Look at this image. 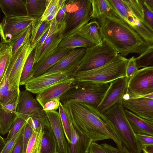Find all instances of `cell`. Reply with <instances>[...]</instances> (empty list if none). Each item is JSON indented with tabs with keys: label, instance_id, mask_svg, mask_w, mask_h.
<instances>
[{
	"label": "cell",
	"instance_id": "cell-1",
	"mask_svg": "<svg viewBox=\"0 0 153 153\" xmlns=\"http://www.w3.org/2000/svg\"><path fill=\"white\" fill-rule=\"evenodd\" d=\"M73 126L93 142L111 139L121 149L122 144L110 121L94 106L77 101L62 103Z\"/></svg>",
	"mask_w": 153,
	"mask_h": 153
},
{
	"label": "cell",
	"instance_id": "cell-2",
	"mask_svg": "<svg viewBox=\"0 0 153 153\" xmlns=\"http://www.w3.org/2000/svg\"><path fill=\"white\" fill-rule=\"evenodd\" d=\"M105 39L121 56L140 55L149 46L140 35L111 9L95 19Z\"/></svg>",
	"mask_w": 153,
	"mask_h": 153
},
{
	"label": "cell",
	"instance_id": "cell-3",
	"mask_svg": "<svg viewBox=\"0 0 153 153\" xmlns=\"http://www.w3.org/2000/svg\"><path fill=\"white\" fill-rule=\"evenodd\" d=\"M111 9L137 32L149 46L153 45V28L145 17L140 0H107Z\"/></svg>",
	"mask_w": 153,
	"mask_h": 153
},
{
	"label": "cell",
	"instance_id": "cell-4",
	"mask_svg": "<svg viewBox=\"0 0 153 153\" xmlns=\"http://www.w3.org/2000/svg\"><path fill=\"white\" fill-rule=\"evenodd\" d=\"M128 59L118 54L114 59L97 68L77 72L71 77L74 82H88L109 83L126 76V68Z\"/></svg>",
	"mask_w": 153,
	"mask_h": 153
},
{
	"label": "cell",
	"instance_id": "cell-5",
	"mask_svg": "<svg viewBox=\"0 0 153 153\" xmlns=\"http://www.w3.org/2000/svg\"><path fill=\"white\" fill-rule=\"evenodd\" d=\"M109 86V83L73 82L69 89L59 98L63 103L69 101L83 102L97 108Z\"/></svg>",
	"mask_w": 153,
	"mask_h": 153
},
{
	"label": "cell",
	"instance_id": "cell-6",
	"mask_svg": "<svg viewBox=\"0 0 153 153\" xmlns=\"http://www.w3.org/2000/svg\"><path fill=\"white\" fill-rule=\"evenodd\" d=\"M104 114L111 123L122 144L132 153H141L140 145L126 117L121 102L115 104Z\"/></svg>",
	"mask_w": 153,
	"mask_h": 153
},
{
	"label": "cell",
	"instance_id": "cell-7",
	"mask_svg": "<svg viewBox=\"0 0 153 153\" xmlns=\"http://www.w3.org/2000/svg\"><path fill=\"white\" fill-rule=\"evenodd\" d=\"M65 27L63 39L75 35L82 27L91 19L90 0H66Z\"/></svg>",
	"mask_w": 153,
	"mask_h": 153
},
{
	"label": "cell",
	"instance_id": "cell-8",
	"mask_svg": "<svg viewBox=\"0 0 153 153\" xmlns=\"http://www.w3.org/2000/svg\"><path fill=\"white\" fill-rule=\"evenodd\" d=\"M118 54L107 42L102 39L100 44L86 48L84 55L72 75L78 71L91 70L103 65L114 59Z\"/></svg>",
	"mask_w": 153,
	"mask_h": 153
},
{
	"label": "cell",
	"instance_id": "cell-9",
	"mask_svg": "<svg viewBox=\"0 0 153 153\" xmlns=\"http://www.w3.org/2000/svg\"><path fill=\"white\" fill-rule=\"evenodd\" d=\"M153 93V66L138 70L128 82L124 98H136Z\"/></svg>",
	"mask_w": 153,
	"mask_h": 153
},
{
	"label": "cell",
	"instance_id": "cell-10",
	"mask_svg": "<svg viewBox=\"0 0 153 153\" xmlns=\"http://www.w3.org/2000/svg\"><path fill=\"white\" fill-rule=\"evenodd\" d=\"M16 111L18 117L26 120L29 117H31L42 123L49 122L45 111L42 107L26 90L20 91Z\"/></svg>",
	"mask_w": 153,
	"mask_h": 153
},
{
	"label": "cell",
	"instance_id": "cell-11",
	"mask_svg": "<svg viewBox=\"0 0 153 153\" xmlns=\"http://www.w3.org/2000/svg\"><path fill=\"white\" fill-rule=\"evenodd\" d=\"M37 18L27 16H4L0 23L1 42L10 43Z\"/></svg>",
	"mask_w": 153,
	"mask_h": 153
},
{
	"label": "cell",
	"instance_id": "cell-12",
	"mask_svg": "<svg viewBox=\"0 0 153 153\" xmlns=\"http://www.w3.org/2000/svg\"><path fill=\"white\" fill-rule=\"evenodd\" d=\"M65 27L64 21L61 24H58L55 18L51 21L48 35L40 51L35 57L34 64L43 61L56 52L63 39Z\"/></svg>",
	"mask_w": 153,
	"mask_h": 153
},
{
	"label": "cell",
	"instance_id": "cell-13",
	"mask_svg": "<svg viewBox=\"0 0 153 153\" xmlns=\"http://www.w3.org/2000/svg\"><path fill=\"white\" fill-rule=\"evenodd\" d=\"M128 82L126 76L111 82L102 100L96 108L97 110L104 114L115 104L121 102L127 91Z\"/></svg>",
	"mask_w": 153,
	"mask_h": 153
},
{
	"label": "cell",
	"instance_id": "cell-14",
	"mask_svg": "<svg viewBox=\"0 0 153 153\" xmlns=\"http://www.w3.org/2000/svg\"><path fill=\"white\" fill-rule=\"evenodd\" d=\"M126 109L141 118L153 122V99L146 96L123 98L121 102Z\"/></svg>",
	"mask_w": 153,
	"mask_h": 153
},
{
	"label": "cell",
	"instance_id": "cell-15",
	"mask_svg": "<svg viewBox=\"0 0 153 153\" xmlns=\"http://www.w3.org/2000/svg\"><path fill=\"white\" fill-rule=\"evenodd\" d=\"M71 77L70 74L64 72L43 74L32 78L25 85L26 90L37 94L55 84Z\"/></svg>",
	"mask_w": 153,
	"mask_h": 153
},
{
	"label": "cell",
	"instance_id": "cell-16",
	"mask_svg": "<svg viewBox=\"0 0 153 153\" xmlns=\"http://www.w3.org/2000/svg\"><path fill=\"white\" fill-rule=\"evenodd\" d=\"M86 48L72 49L69 53L43 74L64 72L71 75L84 55Z\"/></svg>",
	"mask_w": 153,
	"mask_h": 153
},
{
	"label": "cell",
	"instance_id": "cell-17",
	"mask_svg": "<svg viewBox=\"0 0 153 153\" xmlns=\"http://www.w3.org/2000/svg\"><path fill=\"white\" fill-rule=\"evenodd\" d=\"M30 40L22 46L10 74L9 82L12 90H19L20 79L23 66L29 55L35 48L31 46Z\"/></svg>",
	"mask_w": 153,
	"mask_h": 153
},
{
	"label": "cell",
	"instance_id": "cell-18",
	"mask_svg": "<svg viewBox=\"0 0 153 153\" xmlns=\"http://www.w3.org/2000/svg\"><path fill=\"white\" fill-rule=\"evenodd\" d=\"M74 81V78L71 77L56 83L38 93L36 100L43 107L47 102L59 98L69 89Z\"/></svg>",
	"mask_w": 153,
	"mask_h": 153
},
{
	"label": "cell",
	"instance_id": "cell-19",
	"mask_svg": "<svg viewBox=\"0 0 153 153\" xmlns=\"http://www.w3.org/2000/svg\"><path fill=\"white\" fill-rule=\"evenodd\" d=\"M70 120L71 137L70 143L67 142L66 153H89L92 140L76 129Z\"/></svg>",
	"mask_w": 153,
	"mask_h": 153
},
{
	"label": "cell",
	"instance_id": "cell-20",
	"mask_svg": "<svg viewBox=\"0 0 153 153\" xmlns=\"http://www.w3.org/2000/svg\"><path fill=\"white\" fill-rule=\"evenodd\" d=\"M52 130L57 140L60 153H66L67 141L65 135L59 112L55 110L45 111Z\"/></svg>",
	"mask_w": 153,
	"mask_h": 153
},
{
	"label": "cell",
	"instance_id": "cell-21",
	"mask_svg": "<svg viewBox=\"0 0 153 153\" xmlns=\"http://www.w3.org/2000/svg\"><path fill=\"white\" fill-rule=\"evenodd\" d=\"M13 65L8 64L0 83V104L3 105L14 103L19 100V90H13L10 87L9 77Z\"/></svg>",
	"mask_w": 153,
	"mask_h": 153
},
{
	"label": "cell",
	"instance_id": "cell-22",
	"mask_svg": "<svg viewBox=\"0 0 153 153\" xmlns=\"http://www.w3.org/2000/svg\"><path fill=\"white\" fill-rule=\"evenodd\" d=\"M71 50L58 48L55 52L44 60L34 64L33 70V78L44 74L67 55Z\"/></svg>",
	"mask_w": 153,
	"mask_h": 153
},
{
	"label": "cell",
	"instance_id": "cell-23",
	"mask_svg": "<svg viewBox=\"0 0 153 153\" xmlns=\"http://www.w3.org/2000/svg\"><path fill=\"white\" fill-rule=\"evenodd\" d=\"M126 117L134 133L146 134L153 136V122L135 115L124 108Z\"/></svg>",
	"mask_w": 153,
	"mask_h": 153
},
{
	"label": "cell",
	"instance_id": "cell-24",
	"mask_svg": "<svg viewBox=\"0 0 153 153\" xmlns=\"http://www.w3.org/2000/svg\"><path fill=\"white\" fill-rule=\"evenodd\" d=\"M18 102L5 105L0 104V132L2 135L9 132L12 125L18 117L16 111Z\"/></svg>",
	"mask_w": 153,
	"mask_h": 153
},
{
	"label": "cell",
	"instance_id": "cell-25",
	"mask_svg": "<svg viewBox=\"0 0 153 153\" xmlns=\"http://www.w3.org/2000/svg\"><path fill=\"white\" fill-rule=\"evenodd\" d=\"M0 7L5 17L27 16L25 0H0Z\"/></svg>",
	"mask_w": 153,
	"mask_h": 153
},
{
	"label": "cell",
	"instance_id": "cell-26",
	"mask_svg": "<svg viewBox=\"0 0 153 153\" xmlns=\"http://www.w3.org/2000/svg\"><path fill=\"white\" fill-rule=\"evenodd\" d=\"M75 35L86 39L96 45L100 44L102 40L99 25L94 19H92L82 27Z\"/></svg>",
	"mask_w": 153,
	"mask_h": 153
},
{
	"label": "cell",
	"instance_id": "cell-27",
	"mask_svg": "<svg viewBox=\"0 0 153 153\" xmlns=\"http://www.w3.org/2000/svg\"><path fill=\"white\" fill-rule=\"evenodd\" d=\"M41 153H60L57 140L51 127L43 129Z\"/></svg>",
	"mask_w": 153,
	"mask_h": 153
},
{
	"label": "cell",
	"instance_id": "cell-28",
	"mask_svg": "<svg viewBox=\"0 0 153 153\" xmlns=\"http://www.w3.org/2000/svg\"><path fill=\"white\" fill-rule=\"evenodd\" d=\"M50 23L51 21H42L40 17L37 18L32 22L30 40L32 47H36L42 36L49 28Z\"/></svg>",
	"mask_w": 153,
	"mask_h": 153
},
{
	"label": "cell",
	"instance_id": "cell-29",
	"mask_svg": "<svg viewBox=\"0 0 153 153\" xmlns=\"http://www.w3.org/2000/svg\"><path fill=\"white\" fill-rule=\"evenodd\" d=\"M90 41L77 35H74L62 39L59 43V49H74L83 48H87L95 45Z\"/></svg>",
	"mask_w": 153,
	"mask_h": 153
},
{
	"label": "cell",
	"instance_id": "cell-30",
	"mask_svg": "<svg viewBox=\"0 0 153 153\" xmlns=\"http://www.w3.org/2000/svg\"><path fill=\"white\" fill-rule=\"evenodd\" d=\"M25 4L27 15L38 18L45 11L46 0H25Z\"/></svg>",
	"mask_w": 153,
	"mask_h": 153
},
{
	"label": "cell",
	"instance_id": "cell-31",
	"mask_svg": "<svg viewBox=\"0 0 153 153\" xmlns=\"http://www.w3.org/2000/svg\"><path fill=\"white\" fill-rule=\"evenodd\" d=\"M34 60V48L29 55L23 66L20 79L19 86L25 85L33 78V70Z\"/></svg>",
	"mask_w": 153,
	"mask_h": 153
},
{
	"label": "cell",
	"instance_id": "cell-32",
	"mask_svg": "<svg viewBox=\"0 0 153 153\" xmlns=\"http://www.w3.org/2000/svg\"><path fill=\"white\" fill-rule=\"evenodd\" d=\"M43 129L34 131L27 143L25 153H41V141Z\"/></svg>",
	"mask_w": 153,
	"mask_h": 153
},
{
	"label": "cell",
	"instance_id": "cell-33",
	"mask_svg": "<svg viewBox=\"0 0 153 153\" xmlns=\"http://www.w3.org/2000/svg\"><path fill=\"white\" fill-rule=\"evenodd\" d=\"M31 29V24L9 43L11 47V57L13 56L24 44L30 40Z\"/></svg>",
	"mask_w": 153,
	"mask_h": 153
},
{
	"label": "cell",
	"instance_id": "cell-34",
	"mask_svg": "<svg viewBox=\"0 0 153 153\" xmlns=\"http://www.w3.org/2000/svg\"><path fill=\"white\" fill-rule=\"evenodd\" d=\"M135 62L138 70L143 67L146 68L149 65H153V45L149 46L148 48L140 56L135 58Z\"/></svg>",
	"mask_w": 153,
	"mask_h": 153
},
{
	"label": "cell",
	"instance_id": "cell-35",
	"mask_svg": "<svg viewBox=\"0 0 153 153\" xmlns=\"http://www.w3.org/2000/svg\"><path fill=\"white\" fill-rule=\"evenodd\" d=\"M11 47L9 44H5L0 53V83L10 61Z\"/></svg>",
	"mask_w": 153,
	"mask_h": 153
},
{
	"label": "cell",
	"instance_id": "cell-36",
	"mask_svg": "<svg viewBox=\"0 0 153 153\" xmlns=\"http://www.w3.org/2000/svg\"><path fill=\"white\" fill-rule=\"evenodd\" d=\"M90 0L92 8V19H96L111 9L107 0Z\"/></svg>",
	"mask_w": 153,
	"mask_h": 153
},
{
	"label": "cell",
	"instance_id": "cell-37",
	"mask_svg": "<svg viewBox=\"0 0 153 153\" xmlns=\"http://www.w3.org/2000/svg\"><path fill=\"white\" fill-rule=\"evenodd\" d=\"M59 110L65 137L67 142L70 143L71 137V120L66 112L63 105L60 101Z\"/></svg>",
	"mask_w": 153,
	"mask_h": 153
},
{
	"label": "cell",
	"instance_id": "cell-38",
	"mask_svg": "<svg viewBox=\"0 0 153 153\" xmlns=\"http://www.w3.org/2000/svg\"><path fill=\"white\" fill-rule=\"evenodd\" d=\"M26 120L21 117H17L12 125L7 137L4 139L6 143L16 134Z\"/></svg>",
	"mask_w": 153,
	"mask_h": 153
},
{
	"label": "cell",
	"instance_id": "cell-39",
	"mask_svg": "<svg viewBox=\"0 0 153 153\" xmlns=\"http://www.w3.org/2000/svg\"><path fill=\"white\" fill-rule=\"evenodd\" d=\"M25 123L16 134L6 143L0 153H12L20 136L23 132Z\"/></svg>",
	"mask_w": 153,
	"mask_h": 153
},
{
	"label": "cell",
	"instance_id": "cell-40",
	"mask_svg": "<svg viewBox=\"0 0 153 153\" xmlns=\"http://www.w3.org/2000/svg\"><path fill=\"white\" fill-rule=\"evenodd\" d=\"M34 131L30 124L27 120L24 126L23 132V153H25L28 142Z\"/></svg>",
	"mask_w": 153,
	"mask_h": 153
},
{
	"label": "cell",
	"instance_id": "cell-41",
	"mask_svg": "<svg viewBox=\"0 0 153 153\" xmlns=\"http://www.w3.org/2000/svg\"><path fill=\"white\" fill-rule=\"evenodd\" d=\"M60 0H46V8L42 15L40 17L43 21L53 12L59 4Z\"/></svg>",
	"mask_w": 153,
	"mask_h": 153
},
{
	"label": "cell",
	"instance_id": "cell-42",
	"mask_svg": "<svg viewBox=\"0 0 153 153\" xmlns=\"http://www.w3.org/2000/svg\"><path fill=\"white\" fill-rule=\"evenodd\" d=\"M137 70L136 66L135 58L132 56L128 59L126 68V77L128 81Z\"/></svg>",
	"mask_w": 153,
	"mask_h": 153
},
{
	"label": "cell",
	"instance_id": "cell-43",
	"mask_svg": "<svg viewBox=\"0 0 153 153\" xmlns=\"http://www.w3.org/2000/svg\"><path fill=\"white\" fill-rule=\"evenodd\" d=\"M100 145L107 153H132L123 144L122 147L120 149L106 143Z\"/></svg>",
	"mask_w": 153,
	"mask_h": 153
},
{
	"label": "cell",
	"instance_id": "cell-44",
	"mask_svg": "<svg viewBox=\"0 0 153 153\" xmlns=\"http://www.w3.org/2000/svg\"><path fill=\"white\" fill-rule=\"evenodd\" d=\"M59 98H57L51 100L47 102L43 107V110L47 111L55 110L59 109Z\"/></svg>",
	"mask_w": 153,
	"mask_h": 153
},
{
	"label": "cell",
	"instance_id": "cell-45",
	"mask_svg": "<svg viewBox=\"0 0 153 153\" xmlns=\"http://www.w3.org/2000/svg\"><path fill=\"white\" fill-rule=\"evenodd\" d=\"M140 1L143 8L145 19L151 27L153 28V11L145 5L142 0Z\"/></svg>",
	"mask_w": 153,
	"mask_h": 153
},
{
	"label": "cell",
	"instance_id": "cell-46",
	"mask_svg": "<svg viewBox=\"0 0 153 153\" xmlns=\"http://www.w3.org/2000/svg\"><path fill=\"white\" fill-rule=\"evenodd\" d=\"M137 140L140 145L153 144V137L146 134H136Z\"/></svg>",
	"mask_w": 153,
	"mask_h": 153
},
{
	"label": "cell",
	"instance_id": "cell-47",
	"mask_svg": "<svg viewBox=\"0 0 153 153\" xmlns=\"http://www.w3.org/2000/svg\"><path fill=\"white\" fill-rule=\"evenodd\" d=\"M65 2L59 10L55 18L57 23L61 24L64 21L66 16Z\"/></svg>",
	"mask_w": 153,
	"mask_h": 153
},
{
	"label": "cell",
	"instance_id": "cell-48",
	"mask_svg": "<svg viewBox=\"0 0 153 153\" xmlns=\"http://www.w3.org/2000/svg\"><path fill=\"white\" fill-rule=\"evenodd\" d=\"M89 153H107L102 146L96 142H92L89 149Z\"/></svg>",
	"mask_w": 153,
	"mask_h": 153
},
{
	"label": "cell",
	"instance_id": "cell-49",
	"mask_svg": "<svg viewBox=\"0 0 153 153\" xmlns=\"http://www.w3.org/2000/svg\"><path fill=\"white\" fill-rule=\"evenodd\" d=\"M23 137L22 132L20 136L11 153H23Z\"/></svg>",
	"mask_w": 153,
	"mask_h": 153
},
{
	"label": "cell",
	"instance_id": "cell-50",
	"mask_svg": "<svg viewBox=\"0 0 153 153\" xmlns=\"http://www.w3.org/2000/svg\"><path fill=\"white\" fill-rule=\"evenodd\" d=\"M140 146L144 153H153V144H142Z\"/></svg>",
	"mask_w": 153,
	"mask_h": 153
},
{
	"label": "cell",
	"instance_id": "cell-51",
	"mask_svg": "<svg viewBox=\"0 0 153 153\" xmlns=\"http://www.w3.org/2000/svg\"><path fill=\"white\" fill-rule=\"evenodd\" d=\"M142 1L147 7L153 11V0H142Z\"/></svg>",
	"mask_w": 153,
	"mask_h": 153
},
{
	"label": "cell",
	"instance_id": "cell-52",
	"mask_svg": "<svg viewBox=\"0 0 153 153\" xmlns=\"http://www.w3.org/2000/svg\"><path fill=\"white\" fill-rule=\"evenodd\" d=\"M4 139L0 135V153L6 144Z\"/></svg>",
	"mask_w": 153,
	"mask_h": 153
},
{
	"label": "cell",
	"instance_id": "cell-53",
	"mask_svg": "<svg viewBox=\"0 0 153 153\" xmlns=\"http://www.w3.org/2000/svg\"><path fill=\"white\" fill-rule=\"evenodd\" d=\"M4 45V44L2 43L1 42H0V53L3 48Z\"/></svg>",
	"mask_w": 153,
	"mask_h": 153
},
{
	"label": "cell",
	"instance_id": "cell-54",
	"mask_svg": "<svg viewBox=\"0 0 153 153\" xmlns=\"http://www.w3.org/2000/svg\"></svg>",
	"mask_w": 153,
	"mask_h": 153
}]
</instances>
